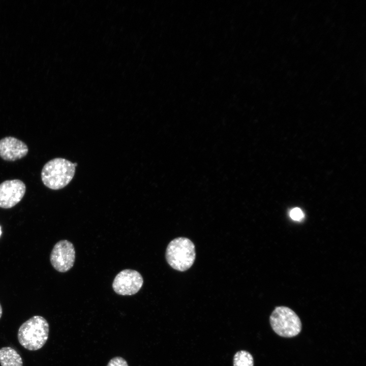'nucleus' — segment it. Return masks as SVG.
Listing matches in <instances>:
<instances>
[{
	"mask_svg": "<svg viewBox=\"0 0 366 366\" xmlns=\"http://www.w3.org/2000/svg\"><path fill=\"white\" fill-rule=\"evenodd\" d=\"M25 185L19 179L6 180L0 184V207L10 208L18 203L25 193Z\"/></svg>",
	"mask_w": 366,
	"mask_h": 366,
	"instance_id": "0eeeda50",
	"label": "nucleus"
},
{
	"mask_svg": "<svg viewBox=\"0 0 366 366\" xmlns=\"http://www.w3.org/2000/svg\"><path fill=\"white\" fill-rule=\"evenodd\" d=\"M290 217L294 220L300 221L304 217V214L298 207L293 208L290 212Z\"/></svg>",
	"mask_w": 366,
	"mask_h": 366,
	"instance_id": "f8f14e48",
	"label": "nucleus"
},
{
	"mask_svg": "<svg viewBox=\"0 0 366 366\" xmlns=\"http://www.w3.org/2000/svg\"><path fill=\"white\" fill-rule=\"evenodd\" d=\"M76 165L61 158L50 160L42 170L41 178L44 185L55 190L65 187L73 179Z\"/></svg>",
	"mask_w": 366,
	"mask_h": 366,
	"instance_id": "f03ea898",
	"label": "nucleus"
},
{
	"mask_svg": "<svg viewBox=\"0 0 366 366\" xmlns=\"http://www.w3.org/2000/svg\"><path fill=\"white\" fill-rule=\"evenodd\" d=\"M195 246L186 237H177L168 244L166 251V259L173 269L184 271L190 268L195 259Z\"/></svg>",
	"mask_w": 366,
	"mask_h": 366,
	"instance_id": "7ed1b4c3",
	"label": "nucleus"
},
{
	"mask_svg": "<svg viewBox=\"0 0 366 366\" xmlns=\"http://www.w3.org/2000/svg\"><path fill=\"white\" fill-rule=\"evenodd\" d=\"M1 366H23V361L19 354L10 347L0 349Z\"/></svg>",
	"mask_w": 366,
	"mask_h": 366,
	"instance_id": "1a4fd4ad",
	"label": "nucleus"
},
{
	"mask_svg": "<svg viewBox=\"0 0 366 366\" xmlns=\"http://www.w3.org/2000/svg\"><path fill=\"white\" fill-rule=\"evenodd\" d=\"M107 366H129L127 361L123 357L116 356L108 362Z\"/></svg>",
	"mask_w": 366,
	"mask_h": 366,
	"instance_id": "9b49d317",
	"label": "nucleus"
},
{
	"mask_svg": "<svg viewBox=\"0 0 366 366\" xmlns=\"http://www.w3.org/2000/svg\"><path fill=\"white\" fill-rule=\"evenodd\" d=\"M49 332L47 321L42 316H34L20 326L17 334L18 340L26 349L37 350L46 343Z\"/></svg>",
	"mask_w": 366,
	"mask_h": 366,
	"instance_id": "f257e3e1",
	"label": "nucleus"
},
{
	"mask_svg": "<svg viewBox=\"0 0 366 366\" xmlns=\"http://www.w3.org/2000/svg\"><path fill=\"white\" fill-rule=\"evenodd\" d=\"M28 150L26 144L16 138L9 136L0 140V157L5 161L20 159L26 155Z\"/></svg>",
	"mask_w": 366,
	"mask_h": 366,
	"instance_id": "6e6552de",
	"label": "nucleus"
},
{
	"mask_svg": "<svg viewBox=\"0 0 366 366\" xmlns=\"http://www.w3.org/2000/svg\"><path fill=\"white\" fill-rule=\"evenodd\" d=\"M1 234H2V230H1V227L0 226V236H1Z\"/></svg>",
	"mask_w": 366,
	"mask_h": 366,
	"instance_id": "4468645a",
	"label": "nucleus"
},
{
	"mask_svg": "<svg viewBox=\"0 0 366 366\" xmlns=\"http://www.w3.org/2000/svg\"><path fill=\"white\" fill-rule=\"evenodd\" d=\"M143 283V278L138 271L127 269L120 271L115 276L112 288L118 295H132L140 290Z\"/></svg>",
	"mask_w": 366,
	"mask_h": 366,
	"instance_id": "423d86ee",
	"label": "nucleus"
},
{
	"mask_svg": "<svg viewBox=\"0 0 366 366\" xmlns=\"http://www.w3.org/2000/svg\"><path fill=\"white\" fill-rule=\"evenodd\" d=\"M273 331L280 336L290 338L301 331V323L297 314L291 309L284 306L276 307L269 318Z\"/></svg>",
	"mask_w": 366,
	"mask_h": 366,
	"instance_id": "20e7f679",
	"label": "nucleus"
},
{
	"mask_svg": "<svg viewBox=\"0 0 366 366\" xmlns=\"http://www.w3.org/2000/svg\"><path fill=\"white\" fill-rule=\"evenodd\" d=\"M75 260V250L73 243L68 240L58 241L50 255V261L57 271L65 272L73 266Z\"/></svg>",
	"mask_w": 366,
	"mask_h": 366,
	"instance_id": "39448f33",
	"label": "nucleus"
},
{
	"mask_svg": "<svg viewBox=\"0 0 366 366\" xmlns=\"http://www.w3.org/2000/svg\"><path fill=\"white\" fill-rule=\"evenodd\" d=\"M2 314H3V309H2V306L0 303V319L2 316Z\"/></svg>",
	"mask_w": 366,
	"mask_h": 366,
	"instance_id": "ddd939ff",
	"label": "nucleus"
},
{
	"mask_svg": "<svg viewBox=\"0 0 366 366\" xmlns=\"http://www.w3.org/2000/svg\"><path fill=\"white\" fill-rule=\"evenodd\" d=\"M252 355L248 351L241 350L237 352L233 357V366H253Z\"/></svg>",
	"mask_w": 366,
	"mask_h": 366,
	"instance_id": "9d476101",
	"label": "nucleus"
}]
</instances>
